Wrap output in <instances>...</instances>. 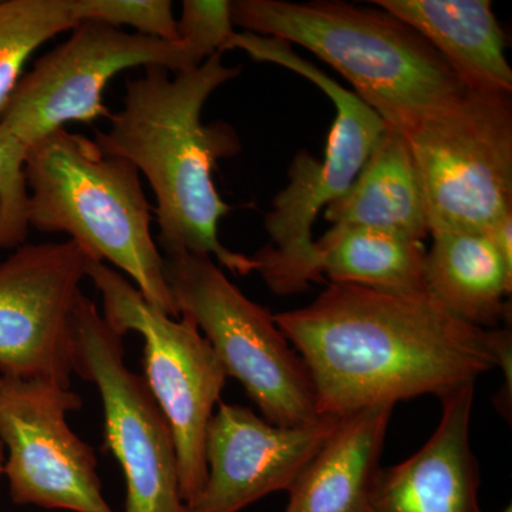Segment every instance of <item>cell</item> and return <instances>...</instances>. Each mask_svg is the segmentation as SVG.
I'll return each mask as SVG.
<instances>
[{
    "mask_svg": "<svg viewBox=\"0 0 512 512\" xmlns=\"http://www.w3.org/2000/svg\"><path fill=\"white\" fill-rule=\"evenodd\" d=\"M77 25L74 0L0 2V114L22 79L29 57L47 40Z\"/></svg>",
    "mask_w": 512,
    "mask_h": 512,
    "instance_id": "20",
    "label": "cell"
},
{
    "mask_svg": "<svg viewBox=\"0 0 512 512\" xmlns=\"http://www.w3.org/2000/svg\"><path fill=\"white\" fill-rule=\"evenodd\" d=\"M323 278L394 295L426 293L427 249L419 239L379 229L333 225L316 242Z\"/></svg>",
    "mask_w": 512,
    "mask_h": 512,
    "instance_id": "19",
    "label": "cell"
},
{
    "mask_svg": "<svg viewBox=\"0 0 512 512\" xmlns=\"http://www.w3.org/2000/svg\"><path fill=\"white\" fill-rule=\"evenodd\" d=\"M28 148L0 130V251L25 244L30 231L25 178Z\"/></svg>",
    "mask_w": 512,
    "mask_h": 512,
    "instance_id": "21",
    "label": "cell"
},
{
    "mask_svg": "<svg viewBox=\"0 0 512 512\" xmlns=\"http://www.w3.org/2000/svg\"><path fill=\"white\" fill-rule=\"evenodd\" d=\"M72 387L45 380L8 379L0 389L3 474L15 504L47 510L116 512L107 503L97 457L67 423L82 409Z\"/></svg>",
    "mask_w": 512,
    "mask_h": 512,
    "instance_id": "12",
    "label": "cell"
},
{
    "mask_svg": "<svg viewBox=\"0 0 512 512\" xmlns=\"http://www.w3.org/2000/svg\"><path fill=\"white\" fill-rule=\"evenodd\" d=\"M234 28L228 0H184L177 19L178 40L202 60L224 53Z\"/></svg>",
    "mask_w": 512,
    "mask_h": 512,
    "instance_id": "23",
    "label": "cell"
},
{
    "mask_svg": "<svg viewBox=\"0 0 512 512\" xmlns=\"http://www.w3.org/2000/svg\"><path fill=\"white\" fill-rule=\"evenodd\" d=\"M503 512H512L511 505H508V507L505 508V510Z\"/></svg>",
    "mask_w": 512,
    "mask_h": 512,
    "instance_id": "25",
    "label": "cell"
},
{
    "mask_svg": "<svg viewBox=\"0 0 512 512\" xmlns=\"http://www.w3.org/2000/svg\"><path fill=\"white\" fill-rule=\"evenodd\" d=\"M79 23L97 22L136 29L144 36L178 42L177 18L170 0H74Z\"/></svg>",
    "mask_w": 512,
    "mask_h": 512,
    "instance_id": "22",
    "label": "cell"
},
{
    "mask_svg": "<svg viewBox=\"0 0 512 512\" xmlns=\"http://www.w3.org/2000/svg\"><path fill=\"white\" fill-rule=\"evenodd\" d=\"M90 261L72 239L25 242L0 261V376L72 386Z\"/></svg>",
    "mask_w": 512,
    "mask_h": 512,
    "instance_id": "11",
    "label": "cell"
},
{
    "mask_svg": "<svg viewBox=\"0 0 512 512\" xmlns=\"http://www.w3.org/2000/svg\"><path fill=\"white\" fill-rule=\"evenodd\" d=\"M3 377L0 376V389H2ZM6 451L3 446L2 439H0V476L3 474V467H5Z\"/></svg>",
    "mask_w": 512,
    "mask_h": 512,
    "instance_id": "24",
    "label": "cell"
},
{
    "mask_svg": "<svg viewBox=\"0 0 512 512\" xmlns=\"http://www.w3.org/2000/svg\"><path fill=\"white\" fill-rule=\"evenodd\" d=\"M430 234L490 231L512 215L510 93L470 92L403 133Z\"/></svg>",
    "mask_w": 512,
    "mask_h": 512,
    "instance_id": "7",
    "label": "cell"
},
{
    "mask_svg": "<svg viewBox=\"0 0 512 512\" xmlns=\"http://www.w3.org/2000/svg\"><path fill=\"white\" fill-rule=\"evenodd\" d=\"M423 266L424 291L456 318L494 329L507 318L512 258L490 231L434 232Z\"/></svg>",
    "mask_w": 512,
    "mask_h": 512,
    "instance_id": "17",
    "label": "cell"
},
{
    "mask_svg": "<svg viewBox=\"0 0 512 512\" xmlns=\"http://www.w3.org/2000/svg\"><path fill=\"white\" fill-rule=\"evenodd\" d=\"M30 228L63 232L94 261L109 262L165 315L180 318L151 235V207L140 173L66 128L26 151Z\"/></svg>",
    "mask_w": 512,
    "mask_h": 512,
    "instance_id": "4",
    "label": "cell"
},
{
    "mask_svg": "<svg viewBox=\"0 0 512 512\" xmlns=\"http://www.w3.org/2000/svg\"><path fill=\"white\" fill-rule=\"evenodd\" d=\"M231 16L244 32L308 49L342 74L387 127L402 133L466 93L419 32L377 6L237 0Z\"/></svg>",
    "mask_w": 512,
    "mask_h": 512,
    "instance_id": "3",
    "label": "cell"
},
{
    "mask_svg": "<svg viewBox=\"0 0 512 512\" xmlns=\"http://www.w3.org/2000/svg\"><path fill=\"white\" fill-rule=\"evenodd\" d=\"M181 43L82 22L69 39L40 57L23 74L0 114V130L29 148L66 124L109 116L103 104L107 84L133 67L160 66L187 72L204 63Z\"/></svg>",
    "mask_w": 512,
    "mask_h": 512,
    "instance_id": "9",
    "label": "cell"
},
{
    "mask_svg": "<svg viewBox=\"0 0 512 512\" xmlns=\"http://www.w3.org/2000/svg\"><path fill=\"white\" fill-rule=\"evenodd\" d=\"M76 375L96 384L104 447L126 480V512H187L173 431L143 376L124 362L119 335L84 295L76 319Z\"/></svg>",
    "mask_w": 512,
    "mask_h": 512,
    "instance_id": "10",
    "label": "cell"
},
{
    "mask_svg": "<svg viewBox=\"0 0 512 512\" xmlns=\"http://www.w3.org/2000/svg\"><path fill=\"white\" fill-rule=\"evenodd\" d=\"M178 312L190 316L217 353L227 376L244 387L275 426H305L319 419L308 367L276 325L210 256L161 252Z\"/></svg>",
    "mask_w": 512,
    "mask_h": 512,
    "instance_id": "6",
    "label": "cell"
},
{
    "mask_svg": "<svg viewBox=\"0 0 512 512\" xmlns=\"http://www.w3.org/2000/svg\"><path fill=\"white\" fill-rule=\"evenodd\" d=\"M222 55L187 72L144 67L140 77L127 80L123 107L94 143L104 156L123 158L147 178L157 201L161 252L210 256L221 268L249 275L256 268L252 256L231 251L218 237L231 207L218 194L214 168L237 153L239 141L227 124L202 123L211 94L241 72L225 66Z\"/></svg>",
    "mask_w": 512,
    "mask_h": 512,
    "instance_id": "2",
    "label": "cell"
},
{
    "mask_svg": "<svg viewBox=\"0 0 512 512\" xmlns=\"http://www.w3.org/2000/svg\"><path fill=\"white\" fill-rule=\"evenodd\" d=\"M244 50L256 62L274 63L301 74L332 100L335 121L329 133L325 160L306 151L289 167V183L272 201L265 215L269 244L252 259L255 272L276 295H295L311 282H322L320 258L312 229L319 212L342 197L375 150L386 124L355 93L326 76L315 64L274 37L235 32L227 50Z\"/></svg>",
    "mask_w": 512,
    "mask_h": 512,
    "instance_id": "5",
    "label": "cell"
},
{
    "mask_svg": "<svg viewBox=\"0 0 512 512\" xmlns=\"http://www.w3.org/2000/svg\"><path fill=\"white\" fill-rule=\"evenodd\" d=\"M474 389L468 384L441 399L433 436L412 457L379 471L366 512H483L470 440Z\"/></svg>",
    "mask_w": 512,
    "mask_h": 512,
    "instance_id": "14",
    "label": "cell"
},
{
    "mask_svg": "<svg viewBox=\"0 0 512 512\" xmlns=\"http://www.w3.org/2000/svg\"><path fill=\"white\" fill-rule=\"evenodd\" d=\"M393 410L380 403L340 417L289 488L285 512H366Z\"/></svg>",
    "mask_w": 512,
    "mask_h": 512,
    "instance_id": "16",
    "label": "cell"
},
{
    "mask_svg": "<svg viewBox=\"0 0 512 512\" xmlns=\"http://www.w3.org/2000/svg\"><path fill=\"white\" fill-rule=\"evenodd\" d=\"M338 421L322 416L305 426H275L248 407L218 403L205 436L207 480L187 512H239L288 491Z\"/></svg>",
    "mask_w": 512,
    "mask_h": 512,
    "instance_id": "13",
    "label": "cell"
},
{
    "mask_svg": "<svg viewBox=\"0 0 512 512\" xmlns=\"http://www.w3.org/2000/svg\"><path fill=\"white\" fill-rule=\"evenodd\" d=\"M333 225H353L423 241L430 235L412 151L402 131L386 127L349 190L325 210Z\"/></svg>",
    "mask_w": 512,
    "mask_h": 512,
    "instance_id": "18",
    "label": "cell"
},
{
    "mask_svg": "<svg viewBox=\"0 0 512 512\" xmlns=\"http://www.w3.org/2000/svg\"><path fill=\"white\" fill-rule=\"evenodd\" d=\"M446 60L470 92L512 93L508 39L490 0H375Z\"/></svg>",
    "mask_w": 512,
    "mask_h": 512,
    "instance_id": "15",
    "label": "cell"
},
{
    "mask_svg": "<svg viewBox=\"0 0 512 512\" xmlns=\"http://www.w3.org/2000/svg\"><path fill=\"white\" fill-rule=\"evenodd\" d=\"M274 319L308 367L320 417L426 394L441 400L511 360L507 329L470 325L427 293L329 284L311 305Z\"/></svg>",
    "mask_w": 512,
    "mask_h": 512,
    "instance_id": "1",
    "label": "cell"
},
{
    "mask_svg": "<svg viewBox=\"0 0 512 512\" xmlns=\"http://www.w3.org/2000/svg\"><path fill=\"white\" fill-rule=\"evenodd\" d=\"M87 279L100 293L111 328L123 338L128 332L143 336V379L173 431L181 497L188 504L207 480L205 436L227 373L190 316L165 315L103 262L90 261Z\"/></svg>",
    "mask_w": 512,
    "mask_h": 512,
    "instance_id": "8",
    "label": "cell"
}]
</instances>
